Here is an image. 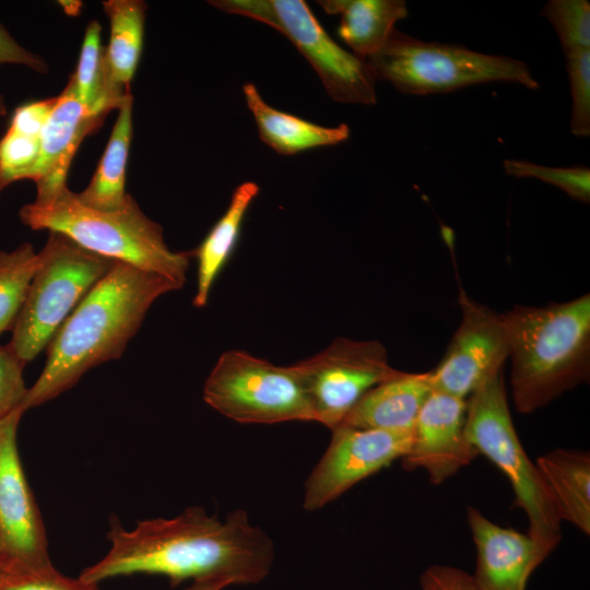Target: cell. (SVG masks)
Masks as SVG:
<instances>
[{"label": "cell", "instance_id": "15", "mask_svg": "<svg viewBox=\"0 0 590 590\" xmlns=\"http://www.w3.org/2000/svg\"><path fill=\"white\" fill-rule=\"evenodd\" d=\"M467 521L476 548L472 576L481 590H526L532 573L554 551L529 533L496 524L472 506Z\"/></svg>", "mask_w": 590, "mask_h": 590}, {"label": "cell", "instance_id": "24", "mask_svg": "<svg viewBox=\"0 0 590 590\" xmlns=\"http://www.w3.org/2000/svg\"><path fill=\"white\" fill-rule=\"evenodd\" d=\"M79 101L93 115L106 117L130 92L110 79L102 44V26L90 21L85 28L76 69L70 76Z\"/></svg>", "mask_w": 590, "mask_h": 590}, {"label": "cell", "instance_id": "13", "mask_svg": "<svg viewBox=\"0 0 590 590\" xmlns=\"http://www.w3.org/2000/svg\"><path fill=\"white\" fill-rule=\"evenodd\" d=\"M23 411L0 420V546L9 568L43 569L54 566L48 541L20 460L16 432Z\"/></svg>", "mask_w": 590, "mask_h": 590}, {"label": "cell", "instance_id": "18", "mask_svg": "<svg viewBox=\"0 0 590 590\" xmlns=\"http://www.w3.org/2000/svg\"><path fill=\"white\" fill-rule=\"evenodd\" d=\"M243 92L257 123L259 138L278 154L295 155L308 150L332 146L350 137L351 131L346 123L324 127L270 106L252 83L244 84Z\"/></svg>", "mask_w": 590, "mask_h": 590}, {"label": "cell", "instance_id": "29", "mask_svg": "<svg viewBox=\"0 0 590 590\" xmlns=\"http://www.w3.org/2000/svg\"><path fill=\"white\" fill-rule=\"evenodd\" d=\"M573 101L570 131L577 137L590 135V49L565 54Z\"/></svg>", "mask_w": 590, "mask_h": 590}, {"label": "cell", "instance_id": "38", "mask_svg": "<svg viewBox=\"0 0 590 590\" xmlns=\"http://www.w3.org/2000/svg\"><path fill=\"white\" fill-rule=\"evenodd\" d=\"M8 568L9 566L0 559V579L2 578Z\"/></svg>", "mask_w": 590, "mask_h": 590}, {"label": "cell", "instance_id": "39", "mask_svg": "<svg viewBox=\"0 0 590 590\" xmlns=\"http://www.w3.org/2000/svg\"><path fill=\"white\" fill-rule=\"evenodd\" d=\"M0 559L2 560V558H1V546H0Z\"/></svg>", "mask_w": 590, "mask_h": 590}, {"label": "cell", "instance_id": "16", "mask_svg": "<svg viewBox=\"0 0 590 590\" xmlns=\"http://www.w3.org/2000/svg\"><path fill=\"white\" fill-rule=\"evenodd\" d=\"M104 119L79 101L69 79L40 133L38 160L28 178L36 185L35 203L50 202L68 188L69 168L80 144Z\"/></svg>", "mask_w": 590, "mask_h": 590}, {"label": "cell", "instance_id": "37", "mask_svg": "<svg viewBox=\"0 0 590 590\" xmlns=\"http://www.w3.org/2000/svg\"><path fill=\"white\" fill-rule=\"evenodd\" d=\"M7 114V105L4 96L0 93V116H4Z\"/></svg>", "mask_w": 590, "mask_h": 590}, {"label": "cell", "instance_id": "26", "mask_svg": "<svg viewBox=\"0 0 590 590\" xmlns=\"http://www.w3.org/2000/svg\"><path fill=\"white\" fill-rule=\"evenodd\" d=\"M554 27L564 54L590 49V2L550 0L541 10Z\"/></svg>", "mask_w": 590, "mask_h": 590}, {"label": "cell", "instance_id": "7", "mask_svg": "<svg viewBox=\"0 0 590 590\" xmlns=\"http://www.w3.org/2000/svg\"><path fill=\"white\" fill-rule=\"evenodd\" d=\"M39 256L40 264L8 343L25 364L48 346L72 310L116 262L57 232H49Z\"/></svg>", "mask_w": 590, "mask_h": 590}, {"label": "cell", "instance_id": "34", "mask_svg": "<svg viewBox=\"0 0 590 590\" xmlns=\"http://www.w3.org/2000/svg\"><path fill=\"white\" fill-rule=\"evenodd\" d=\"M25 66L38 73H47L48 64L38 55L21 46L0 23V64Z\"/></svg>", "mask_w": 590, "mask_h": 590}, {"label": "cell", "instance_id": "10", "mask_svg": "<svg viewBox=\"0 0 590 590\" xmlns=\"http://www.w3.org/2000/svg\"><path fill=\"white\" fill-rule=\"evenodd\" d=\"M292 366L312 421L330 429L343 422L367 391L403 373L390 365L381 342L344 337Z\"/></svg>", "mask_w": 590, "mask_h": 590}, {"label": "cell", "instance_id": "2", "mask_svg": "<svg viewBox=\"0 0 590 590\" xmlns=\"http://www.w3.org/2000/svg\"><path fill=\"white\" fill-rule=\"evenodd\" d=\"M180 287L168 278L116 261L52 337L23 412L69 390L88 369L119 358L153 303Z\"/></svg>", "mask_w": 590, "mask_h": 590}, {"label": "cell", "instance_id": "30", "mask_svg": "<svg viewBox=\"0 0 590 590\" xmlns=\"http://www.w3.org/2000/svg\"><path fill=\"white\" fill-rule=\"evenodd\" d=\"M0 590H99L97 583L71 578L54 566L43 569L8 568L0 579Z\"/></svg>", "mask_w": 590, "mask_h": 590}, {"label": "cell", "instance_id": "4", "mask_svg": "<svg viewBox=\"0 0 590 590\" xmlns=\"http://www.w3.org/2000/svg\"><path fill=\"white\" fill-rule=\"evenodd\" d=\"M34 231L60 233L82 248L184 285L191 251H173L163 228L140 209L129 194L116 211H98L79 202L69 188L47 203H28L19 212Z\"/></svg>", "mask_w": 590, "mask_h": 590}, {"label": "cell", "instance_id": "6", "mask_svg": "<svg viewBox=\"0 0 590 590\" xmlns=\"http://www.w3.org/2000/svg\"><path fill=\"white\" fill-rule=\"evenodd\" d=\"M366 61L376 80L411 95L449 93L492 82L516 83L530 90L540 86L523 61L456 44L423 42L397 28Z\"/></svg>", "mask_w": 590, "mask_h": 590}, {"label": "cell", "instance_id": "20", "mask_svg": "<svg viewBox=\"0 0 590 590\" xmlns=\"http://www.w3.org/2000/svg\"><path fill=\"white\" fill-rule=\"evenodd\" d=\"M259 190L253 181H245L236 187L225 212L191 251L198 263L197 290L192 300L197 308L208 304L216 279L237 246L245 217Z\"/></svg>", "mask_w": 590, "mask_h": 590}, {"label": "cell", "instance_id": "32", "mask_svg": "<svg viewBox=\"0 0 590 590\" xmlns=\"http://www.w3.org/2000/svg\"><path fill=\"white\" fill-rule=\"evenodd\" d=\"M418 590H481L473 576L447 565L427 567L420 576Z\"/></svg>", "mask_w": 590, "mask_h": 590}, {"label": "cell", "instance_id": "23", "mask_svg": "<svg viewBox=\"0 0 590 590\" xmlns=\"http://www.w3.org/2000/svg\"><path fill=\"white\" fill-rule=\"evenodd\" d=\"M102 4L110 28L105 48L109 75L116 85L129 90L142 54L146 3L106 0Z\"/></svg>", "mask_w": 590, "mask_h": 590}, {"label": "cell", "instance_id": "21", "mask_svg": "<svg viewBox=\"0 0 590 590\" xmlns=\"http://www.w3.org/2000/svg\"><path fill=\"white\" fill-rule=\"evenodd\" d=\"M133 97L128 92L117 110L118 115L104 153L91 181L75 197L83 205L98 211H116L123 206L129 193L126 176L132 139Z\"/></svg>", "mask_w": 590, "mask_h": 590}, {"label": "cell", "instance_id": "35", "mask_svg": "<svg viewBox=\"0 0 590 590\" xmlns=\"http://www.w3.org/2000/svg\"><path fill=\"white\" fill-rule=\"evenodd\" d=\"M232 586L227 580L221 578H206L194 580L185 590H223Z\"/></svg>", "mask_w": 590, "mask_h": 590}, {"label": "cell", "instance_id": "33", "mask_svg": "<svg viewBox=\"0 0 590 590\" xmlns=\"http://www.w3.org/2000/svg\"><path fill=\"white\" fill-rule=\"evenodd\" d=\"M57 101V96L25 103L15 108L10 127L32 134L40 135Z\"/></svg>", "mask_w": 590, "mask_h": 590}, {"label": "cell", "instance_id": "25", "mask_svg": "<svg viewBox=\"0 0 590 590\" xmlns=\"http://www.w3.org/2000/svg\"><path fill=\"white\" fill-rule=\"evenodd\" d=\"M39 264V251L30 243L0 251V334L13 328Z\"/></svg>", "mask_w": 590, "mask_h": 590}, {"label": "cell", "instance_id": "17", "mask_svg": "<svg viewBox=\"0 0 590 590\" xmlns=\"http://www.w3.org/2000/svg\"><path fill=\"white\" fill-rule=\"evenodd\" d=\"M432 391L430 371H403L367 391L340 425L412 430L418 412Z\"/></svg>", "mask_w": 590, "mask_h": 590}, {"label": "cell", "instance_id": "28", "mask_svg": "<svg viewBox=\"0 0 590 590\" xmlns=\"http://www.w3.org/2000/svg\"><path fill=\"white\" fill-rule=\"evenodd\" d=\"M40 146V135L9 126L0 139V193L11 184L30 178Z\"/></svg>", "mask_w": 590, "mask_h": 590}, {"label": "cell", "instance_id": "1", "mask_svg": "<svg viewBox=\"0 0 590 590\" xmlns=\"http://www.w3.org/2000/svg\"><path fill=\"white\" fill-rule=\"evenodd\" d=\"M108 553L82 570L86 582L133 574L162 575L172 587L191 579L221 578L231 585H256L269 574L274 545L253 526L243 509L224 520L203 507L186 508L178 516L141 521L125 530L116 517L107 533Z\"/></svg>", "mask_w": 590, "mask_h": 590}, {"label": "cell", "instance_id": "36", "mask_svg": "<svg viewBox=\"0 0 590 590\" xmlns=\"http://www.w3.org/2000/svg\"><path fill=\"white\" fill-rule=\"evenodd\" d=\"M58 4L62 8L63 12L68 15H78L83 7L81 1H58Z\"/></svg>", "mask_w": 590, "mask_h": 590}, {"label": "cell", "instance_id": "9", "mask_svg": "<svg viewBox=\"0 0 590 590\" xmlns=\"http://www.w3.org/2000/svg\"><path fill=\"white\" fill-rule=\"evenodd\" d=\"M203 399L243 424L312 421L293 366H279L244 350L219 357L204 382Z\"/></svg>", "mask_w": 590, "mask_h": 590}, {"label": "cell", "instance_id": "3", "mask_svg": "<svg viewBox=\"0 0 590 590\" xmlns=\"http://www.w3.org/2000/svg\"><path fill=\"white\" fill-rule=\"evenodd\" d=\"M509 341L510 386L519 413L544 408L590 376V295L502 312Z\"/></svg>", "mask_w": 590, "mask_h": 590}, {"label": "cell", "instance_id": "5", "mask_svg": "<svg viewBox=\"0 0 590 590\" xmlns=\"http://www.w3.org/2000/svg\"><path fill=\"white\" fill-rule=\"evenodd\" d=\"M465 435L477 453L486 457L509 480L515 506L528 517V533L555 550L562 540V519L548 486L514 426L504 368L469 396Z\"/></svg>", "mask_w": 590, "mask_h": 590}, {"label": "cell", "instance_id": "31", "mask_svg": "<svg viewBox=\"0 0 590 590\" xmlns=\"http://www.w3.org/2000/svg\"><path fill=\"white\" fill-rule=\"evenodd\" d=\"M24 366L9 344L0 345V420L22 410L28 391L23 379Z\"/></svg>", "mask_w": 590, "mask_h": 590}, {"label": "cell", "instance_id": "19", "mask_svg": "<svg viewBox=\"0 0 590 590\" xmlns=\"http://www.w3.org/2000/svg\"><path fill=\"white\" fill-rule=\"evenodd\" d=\"M328 14L339 15L338 35L353 54L367 59L387 43L398 21L408 17L404 0H321Z\"/></svg>", "mask_w": 590, "mask_h": 590}, {"label": "cell", "instance_id": "22", "mask_svg": "<svg viewBox=\"0 0 590 590\" xmlns=\"http://www.w3.org/2000/svg\"><path fill=\"white\" fill-rule=\"evenodd\" d=\"M548 486L559 517L590 534V453L558 448L535 462Z\"/></svg>", "mask_w": 590, "mask_h": 590}, {"label": "cell", "instance_id": "8", "mask_svg": "<svg viewBox=\"0 0 590 590\" xmlns=\"http://www.w3.org/2000/svg\"><path fill=\"white\" fill-rule=\"evenodd\" d=\"M209 3L282 33L310 63L333 101L361 105L376 103V79L367 61L332 39L305 1L214 0Z\"/></svg>", "mask_w": 590, "mask_h": 590}, {"label": "cell", "instance_id": "11", "mask_svg": "<svg viewBox=\"0 0 590 590\" xmlns=\"http://www.w3.org/2000/svg\"><path fill=\"white\" fill-rule=\"evenodd\" d=\"M304 484L303 508L316 511L408 452L412 430L339 425Z\"/></svg>", "mask_w": 590, "mask_h": 590}, {"label": "cell", "instance_id": "14", "mask_svg": "<svg viewBox=\"0 0 590 590\" xmlns=\"http://www.w3.org/2000/svg\"><path fill=\"white\" fill-rule=\"evenodd\" d=\"M465 399L433 390L418 412L402 467L423 470L439 485L469 465L479 453L465 435Z\"/></svg>", "mask_w": 590, "mask_h": 590}, {"label": "cell", "instance_id": "27", "mask_svg": "<svg viewBox=\"0 0 590 590\" xmlns=\"http://www.w3.org/2000/svg\"><path fill=\"white\" fill-rule=\"evenodd\" d=\"M503 164L509 176L535 178L562 189L577 201L590 202V169L586 166L552 167L519 160H505Z\"/></svg>", "mask_w": 590, "mask_h": 590}, {"label": "cell", "instance_id": "12", "mask_svg": "<svg viewBox=\"0 0 590 590\" xmlns=\"http://www.w3.org/2000/svg\"><path fill=\"white\" fill-rule=\"evenodd\" d=\"M461 321L448 349L429 370L433 390L461 399L469 397L486 379L504 368L509 357L508 334L503 319L459 287Z\"/></svg>", "mask_w": 590, "mask_h": 590}]
</instances>
